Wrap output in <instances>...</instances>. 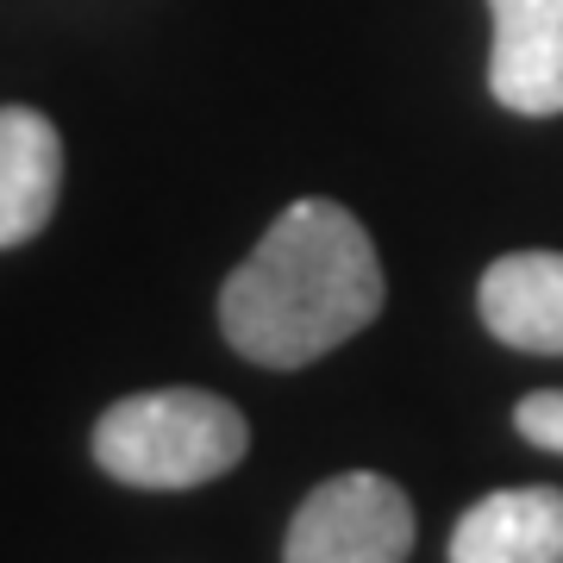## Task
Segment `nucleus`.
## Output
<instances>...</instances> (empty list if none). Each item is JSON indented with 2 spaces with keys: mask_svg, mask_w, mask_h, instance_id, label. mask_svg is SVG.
I'll return each instance as SVG.
<instances>
[{
  "mask_svg": "<svg viewBox=\"0 0 563 563\" xmlns=\"http://www.w3.org/2000/svg\"><path fill=\"white\" fill-rule=\"evenodd\" d=\"M488 13H495V57H488L495 101L526 120L563 113V0H488Z\"/></svg>",
  "mask_w": 563,
  "mask_h": 563,
  "instance_id": "obj_4",
  "label": "nucleus"
},
{
  "mask_svg": "<svg viewBox=\"0 0 563 563\" xmlns=\"http://www.w3.org/2000/svg\"><path fill=\"white\" fill-rule=\"evenodd\" d=\"M451 563H563V488L483 495L451 532Z\"/></svg>",
  "mask_w": 563,
  "mask_h": 563,
  "instance_id": "obj_6",
  "label": "nucleus"
},
{
  "mask_svg": "<svg viewBox=\"0 0 563 563\" xmlns=\"http://www.w3.org/2000/svg\"><path fill=\"white\" fill-rule=\"evenodd\" d=\"M476 307L501 344L563 357V251H514L488 263Z\"/></svg>",
  "mask_w": 563,
  "mask_h": 563,
  "instance_id": "obj_5",
  "label": "nucleus"
},
{
  "mask_svg": "<svg viewBox=\"0 0 563 563\" xmlns=\"http://www.w3.org/2000/svg\"><path fill=\"white\" fill-rule=\"evenodd\" d=\"M383 313L376 244L339 201H295L232 269L220 325L263 369H301Z\"/></svg>",
  "mask_w": 563,
  "mask_h": 563,
  "instance_id": "obj_1",
  "label": "nucleus"
},
{
  "mask_svg": "<svg viewBox=\"0 0 563 563\" xmlns=\"http://www.w3.org/2000/svg\"><path fill=\"white\" fill-rule=\"evenodd\" d=\"M514 426H520V439H532L539 451H558L563 457V388L526 395V401L514 407Z\"/></svg>",
  "mask_w": 563,
  "mask_h": 563,
  "instance_id": "obj_8",
  "label": "nucleus"
},
{
  "mask_svg": "<svg viewBox=\"0 0 563 563\" xmlns=\"http://www.w3.org/2000/svg\"><path fill=\"white\" fill-rule=\"evenodd\" d=\"M63 188V139L32 107H0V251L38 239Z\"/></svg>",
  "mask_w": 563,
  "mask_h": 563,
  "instance_id": "obj_7",
  "label": "nucleus"
},
{
  "mask_svg": "<svg viewBox=\"0 0 563 563\" xmlns=\"http://www.w3.org/2000/svg\"><path fill=\"white\" fill-rule=\"evenodd\" d=\"M413 551V501L388 476L351 470L301 501L288 526V563H407Z\"/></svg>",
  "mask_w": 563,
  "mask_h": 563,
  "instance_id": "obj_3",
  "label": "nucleus"
},
{
  "mask_svg": "<svg viewBox=\"0 0 563 563\" xmlns=\"http://www.w3.org/2000/svg\"><path fill=\"white\" fill-rule=\"evenodd\" d=\"M251 451V426L225 395L157 388L125 395L95 426V463L132 488H195L225 476Z\"/></svg>",
  "mask_w": 563,
  "mask_h": 563,
  "instance_id": "obj_2",
  "label": "nucleus"
}]
</instances>
